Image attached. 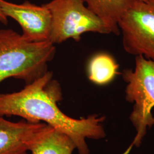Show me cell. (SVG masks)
I'll return each mask as SVG.
<instances>
[{
  "label": "cell",
  "mask_w": 154,
  "mask_h": 154,
  "mask_svg": "<svg viewBox=\"0 0 154 154\" xmlns=\"http://www.w3.org/2000/svg\"><path fill=\"white\" fill-rule=\"evenodd\" d=\"M119 66L115 58L106 53L94 55L88 61L87 73L88 79L95 85L104 86L111 82L119 75Z\"/></svg>",
  "instance_id": "30bf717a"
},
{
  "label": "cell",
  "mask_w": 154,
  "mask_h": 154,
  "mask_svg": "<svg viewBox=\"0 0 154 154\" xmlns=\"http://www.w3.org/2000/svg\"><path fill=\"white\" fill-rule=\"evenodd\" d=\"M28 154V152H25V153H23V154Z\"/></svg>",
  "instance_id": "4fadbf2b"
},
{
  "label": "cell",
  "mask_w": 154,
  "mask_h": 154,
  "mask_svg": "<svg viewBox=\"0 0 154 154\" xmlns=\"http://www.w3.org/2000/svg\"><path fill=\"white\" fill-rule=\"evenodd\" d=\"M88 8L103 21L111 33L120 34L118 23L123 14L140 0H84ZM145 1V0H144Z\"/></svg>",
  "instance_id": "ba28073f"
},
{
  "label": "cell",
  "mask_w": 154,
  "mask_h": 154,
  "mask_svg": "<svg viewBox=\"0 0 154 154\" xmlns=\"http://www.w3.org/2000/svg\"><path fill=\"white\" fill-rule=\"evenodd\" d=\"M8 18L5 16V15L3 14V13L2 12L0 9V22H1L4 25H6L8 23Z\"/></svg>",
  "instance_id": "8fae6325"
},
{
  "label": "cell",
  "mask_w": 154,
  "mask_h": 154,
  "mask_svg": "<svg viewBox=\"0 0 154 154\" xmlns=\"http://www.w3.org/2000/svg\"><path fill=\"white\" fill-rule=\"evenodd\" d=\"M55 53L50 41L29 42L13 30H0V83L14 78L26 84L47 71Z\"/></svg>",
  "instance_id": "7a4b0ae2"
},
{
  "label": "cell",
  "mask_w": 154,
  "mask_h": 154,
  "mask_svg": "<svg viewBox=\"0 0 154 154\" xmlns=\"http://www.w3.org/2000/svg\"><path fill=\"white\" fill-rule=\"evenodd\" d=\"M118 26L127 53L154 61V2H135L122 16Z\"/></svg>",
  "instance_id": "5b68a950"
},
{
  "label": "cell",
  "mask_w": 154,
  "mask_h": 154,
  "mask_svg": "<svg viewBox=\"0 0 154 154\" xmlns=\"http://www.w3.org/2000/svg\"><path fill=\"white\" fill-rule=\"evenodd\" d=\"M48 125L25 120L14 122L0 116V154L28 152Z\"/></svg>",
  "instance_id": "52a82bcc"
},
{
  "label": "cell",
  "mask_w": 154,
  "mask_h": 154,
  "mask_svg": "<svg viewBox=\"0 0 154 154\" xmlns=\"http://www.w3.org/2000/svg\"><path fill=\"white\" fill-rule=\"evenodd\" d=\"M147 2H154V0H145Z\"/></svg>",
  "instance_id": "7c38bea8"
},
{
  "label": "cell",
  "mask_w": 154,
  "mask_h": 154,
  "mask_svg": "<svg viewBox=\"0 0 154 154\" xmlns=\"http://www.w3.org/2000/svg\"><path fill=\"white\" fill-rule=\"evenodd\" d=\"M122 77L127 83V101L134 103L130 119L137 130L130 146L123 154H129L134 146L139 147L148 128L154 125V61L143 56H135L134 69H126Z\"/></svg>",
  "instance_id": "3957f363"
},
{
  "label": "cell",
  "mask_w": 154,
  "mask_h": 154,
  "mask_svg": "<svg viewBox=\"0 0 154 154\" xmlns=\"http://www.w3.org/2000/svg\"><path fill=\"white\" fill-rule=\"evenodd\" d=\"M62 100L59 82L51 72L46 71L20 91L0 94V116H17L32 123H44L72 138L79 154H90L86 139L99 140L106 135L97 114L75 119L66 115L58 106Z\"/></svg>",
  "instance_id": "6da1fadb"
},
{
  "label": "cell",
  "mask_w": 154,
  "mask_h": 154,
  "mask_svg": "<svg viewBox=\"0 0 154 154\" xmlns=\"http://www.w3.org/2000/svg\"><path fill=\"white\" fill-rule=\"evenodd\" d=\"M0 9L5 16L19 23L25 40L33 42L49 41L51 16L45 4L37 5L28 1L15 4L0 0Z\"/></svg>",
  "instance_id": "8992f818"
},
{
  "label": "cell",
  "mask_w": 154,
  "mask_h": 154,
  "mask_svg": "<svg viewBox=\"0 0 154 154\" xmlns=\"http://www.w3.org/2000/svg\"><path fill=\"white\" fill-rule=\"evenodd\" d=\"M51 16L49 41L59 44L69 39L78 42L88 32L109 34L110 29L84 0H51L45 4Z\"/></svg>",
  "instance_id": "277c9868"
},
{
  "label": "cell",
  "mask_w": 154,
  "mask_h": 154,
  "mask_svg": "<svg viewBox=\"0 0 154 154\" xmlns=\"http://www.w3.org/2000/svg\"><path fill=\"white\" fill-rule=\"evenodd\" d=\"M75 149L72 138L48 125L29 151L31 154H72Z\"/></svg>",
  "instance_id": "9c48e42d"
}]
</instances>
